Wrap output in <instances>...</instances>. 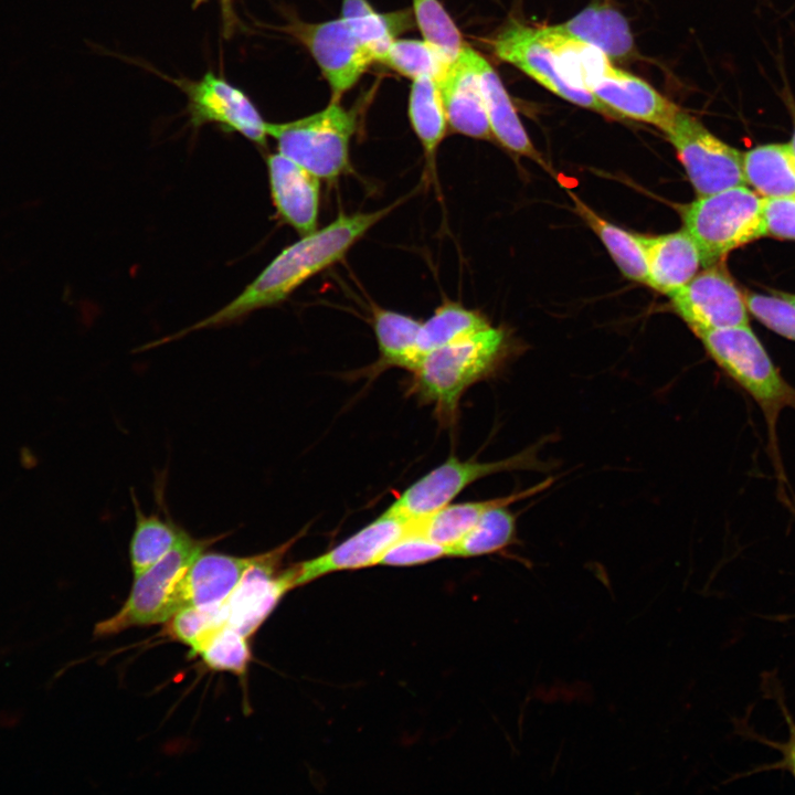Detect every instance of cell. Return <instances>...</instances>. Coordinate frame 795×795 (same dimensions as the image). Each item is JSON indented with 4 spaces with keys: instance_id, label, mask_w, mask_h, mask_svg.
<instances>
[{
    "instance_id": "6da1fadb",
    "label": "cell",
    "mask_w": 795,
    "mask_h": 795,
    "mask_svg": "<svg viewBox=\"0 0 795 795\" xmlns=\"http://www.w3.org/2000/svg\"><path fill=\"white\" fill-rule=\"evenodd\" d=\"M399 202L372 212L340 213L328 225L303 235L285 247L231 303L213 315L180 331L212 328L284 301L306 280L344 257L365 233L385 218Z\"/></svg>"
},
{
    "instance_id": "7a4b0ae2",
    "label": "cell",
    "mask_w": 795,
    "mask_h": 795,
    "mask_svg": "<svg viewBox=\"0 0 795 795\" xmlns=\"http://www.w3.org/2000/svg\"><path fill=\"white\" fill-rule=\"evenodd\" d=\"M509 351L504 328L491 325L423 356L411 372L409 393L433 406L443 425H453L464 393L492 377Z\"/></svg>"
},
{
    "instance_id": "3957f363",
    "label": "cell",
    "mask_w": 795,
    "mask_h": 795,
    "mask_svg": "<svg viewBox=\"0 0 795 795\" xmlns=\"http://www.w3.org/2000/svg\"><path fill=\"white\" fill-rule=\"evenodd\" d=\"M682 220L706 267L720 264L731 251L765 236L763 198L745 186L699 197L683 208Z\"/></svg>"
},
{
    "instance_id": "277c9868",
    "label": "cell",
    "mask_w": 795,
    "mask_h": 795,
    "mask_svg": "<svg viewBox=\"0 0 795 795\" xmlns=\"http://www.w3.org/2000/svg\"><path fill=\"white\" fill-rule=\"evenodd\" d=\"M698 338L718 367L757 403L774 435L781 411L795 409V388L782 377L749 325L711 330Z\"/></svg>"
},
{
    "instance_id": "5b68a950",
    "label": "cell",
    "mask_w": 795,
    "mask_h": 795,
    "mask_svg": "<svg viewBox=\"0 0 795 795\" xmlns=\"http://www.w3.org/2000/svg\"><path fill=\"white\" fill-rule=\"evenodd\" d=\"M358 125L353 109L331 100L324 109L287 123H268L278 151L319 180L335 181L351 171L350 141Z\"/></svg>"
},
{
    "instance_id": "8992f818",
    "label": "cell",
    "mask_w": 795,
    "mask_h": 795,
    "mask_svg": "<svg viewBox=\"0 0 795 795\" xmlns=\"http://www.w3.org/2000/svg\"><path fill=\"white\" fill-rule=\"evenodd\" d=\"M223 536L194 539L188 532L158 562L135 575L124 606L112 617L99 622L96 636H109L129 627L168 622L177 612V589L194 559Z\"/></svg>"
},
{
    "instance_id": "52a82bcc",
    "label": "cell",
    "mask_w": 795,
    "mask_h": 795,
    "mask_svg": "<svg viewBox=\"0 0 795 795\" xmlns=\"http://www.w3.org/2000/svg\"><path fill=\"white\" fill-rule=\"evenodd\" d=\"M537 446L496 462L460 460L449 456L439 466L410 485L386 512L410 521H418L434 513L478 479L501 471L547 467L538 456Z\"/></svg>"
},
{
    "instance_id": "ba28073f",
    "label": "cell",
    "mask_w": 795,
    "mask_h": 795,
    "mask_svg": "<svg viewBox=\"0 0 795 795\" xmlns=\"http://www.w3.org/2000/svg\"><path fill=\"white\" fill-rule=\"evenodd\" d=\"M665 134L699 197L746 186L743 152L719 139L692 115L680 109Z\"/></svg>"
},
{
    "instance_id": "9c48e42d",
    "label": "cell",
    "mask_w": 795,
    "mask_h": 795,
    "mask_svg": "<svg viewBox=\"0 0 795 795\" xmlns=\"http://www.w3.org/2000/svg\"><path fill=\"white\" fill-rule=\"evenodd\" d=\"M283 30L310 53L328 82L331 100H340L375 62L373 52L341 18L318 23L292 19Z\"/></svg>"
},
{
    "instance_id": "30bf717a",
    "label": "cell",
    "mask_w": 795,
    "mask_h": 795,
    "mask_svg": "<svg viewBox=\"0 0 795 795\" xmlns=\"http://www.w3.org/2000/svg\"><path fill=\"white\" fill-rule=\"evenodd\" d=\"M669 296L677 314L697 337L716 329L749 325L744 295L719 264L697 273Z\"/></svg>"
},
{
    "instance_id": "8fae6325",
    "label": "cell",
    "mask_w": 795,
    "mask_h": 795,
    "mask_svg": "<svg viewBox=\"0 0 795 795\" xmlns=\"http://www.w3.org/2000/svg\"><path fill=\"white\" fill-rule=\"evenodd\" d=\"M299 537L301 533L274 550L254 555L253 563L223 602L227 626L250 637L294 589L287 569L280 570L279 565Z\"/></svg>"
},
{
    "instance_id": "7c38bea8",
    "label": "cell",
    "mask_w": 795,
    "mask_h": 795,
    "mask_svg": "<svg viewBox=\"0 0 795 795\" xmlns=\"http://www.w3.org/2000/svg\"><path fill=\"white\" fill-rule=\"evenodd\" d=\"M179 85L188 97L193 126L216 124L259 146L267 144V121L248 96L225 78L208 72L198 81H183Z\"/></svg>"
},
{
    "instance_id": "4fadbf2b",
    "label": "cell",
    "mask_w": 795,
    "mask_h": 795,
    "mask_svg": "<svg viewBox=\"0 0 795 795\" xmlns=\"http://www.w3.org/2000/svg\"><path fill=\"white\" fill-rule=\"evenodd\" d=\"M413 528L414 521L384 511L324 554L287 568L294 589L332 572L377 565L385 551Z\"/></svg>"
},
{
    "instance_id": "5bb4252c",
    "label": "cell",
    "mask_w": 795,
    "mask_h": 795,
    "mask_svg": "<svg viewBox=\"0 0 795 795\" xmlns=\"http://www.w3.org/2000/svg\"><path fill=\"white\" fill-rule=\"evenodd\" d=\"M492 46L500 60L515 65L560 97L608 118H621L593 94L575 87L563 76L552 52L538 38L536 29L512 23L497 34Z\"/></svg>"
},
{
    "instance_id": "9a60e30c",
    "label": "cell",
    "mask_w": 795,
    "mask_h": 795,
    "mask_svg": "<svg viewBox=\"0 0 795 795\" xmlns=\"http://www.w3.org/2000/svg\"><path fill=\"white\" fill-rule=\"evenodd\" d=\"M273 203L280 219L300 236L317 230L319 179L279 151L266 158Z\"/></svg>"
},
{
    "instance_id": "2e32d148",
    "label": "cell",
    "mask_w": 795,
    "mask_h": 795,
    "mask_svg": "<svg viewBox=\"0 0 795 795\" xmlns=\"http://www.w3.org/2000/svg\"><path fill=\"white\" fill-rule=\"evenodd\" d=\"M441 91L448 127L457 134L490 140V129L471 46L464 44L457 59L436 82Z\"/></svg>"
},
{
    "instance_id": "e0dca14e",
    "label": "cell",
    "mask_w": 795,
    "mask_h": 795,
    "mask_svg": "<svg viewBox=\"0 0 795 795\" xmlns=\"http://www.w3.org/2000/svg\"><path fill=\"white\" fill-rule=\"evenodd\" d=\"M589 92L621 118L644 121L664 132L681 109L645 81L614 66L596 80Z\"/></svg>"
},
{
    "instance_id": "ac0fdd59",
    "label": "cell",
    "mask_w": 795,
    "mask_h": 795,
    "mask_svg": "<svg viewBox=\"0 0 795 795\" xmlns=\"http://www.w3.org/2000/svg\"><path fill=\"white\" fill-rule=\"evenodd\" d=\"M253 561L254 556L203 551L189 565L178 585V611L223 603Z\"/></svg>"
},
{
    "instance_id": "d6986e66",
    "label": "cell",
    "mask_w": 795,
    "mask_h": 795,
    "mask_svg": "<svg viewBox=\"0 0 795 795\" xmlns=\"http://www.w3.org/2000/svg\"><path fill=\"white\" fill-rule=\"evenodd\" d=\"M471 60L478 75L494 139L513 153L543 163L496 70L473 47Z\"/></svg>"
},
{
    "instance_id": "ffe728a7",
    "label": "cell",
    "mask_w": 795,
    "mask_h": 795,
    "mask_svg": "<svg viewBox=\"0 0 795 795\" xmlns=\"http://www.w3.org/2000/svg\"><path fill=\"white\" fill-rule=\"evenodd\" d=\"M647 262V285L670 295L699 271L701 256L691 235L683 229L657 236H643Z\"/></svg>"
},
{
    "instance_id": "44dd1931",
    "label": "cell",
    "mask_w": 795,
    "mask_h": 795,
    "mask_svg": "<svg viewBox=\"0 0 795 795\" xmlns=\"http://www.w3.org/2000/svg\"><path fill=\"white\" fill-rule=\"evenodd\" d=\"M553 478H548L524 490L505 497L480 501L448 504L424 519L414 522L413 531L441 543L448 549L457 543L479 520L485 511L501 502L513 504L548 489Z\"/></svg>"
},
{
    "instance_id": "7402d4cb",
    "label": "cell",
    "mask_w": 795,
    "mask_h": 795,
    "mask_svg": "<svg viewBox=\"0 0 795 795\" xmlns=\"http://www.w3.org/2000/svg\"><path fill=\"white\" fill-rule=\"evenodd\" d=\"M371 324L379 348V359L370 372L379 374L393 367L412 372L422 359L417 348L422 321L405 314L372 306Z\"/></svg>"
},
{
    "instance_id": "603a6c76",
    "label": "cell",
    "mask_w": 795,
    "mask_h": 795,
    "mask_svg": "<svg viewBox=\"0 0 795 795\" xmlns=\"http://www.w3.org/2000/svg\"><path fill=\"white\" fill-rule=\"evenodd\" d=\"M553 26L562 33L596 46L610 59H625L634 49L633 35L626 19L607 6H590L569 21Z\"/></svg>"
},
{
    "instance_id": "cb8c5ba5",
    "label": "cell",
    "mask_w": 795,
    "mask_h": 795,
    "mask_svg": "<svg viewBox=\"0 0 795 795\" xmlns=\"http://www.w3.org/2000/svg\"><path fill=\"white\" fill-rule=\"evenodd\" d=\"M538 38L550 49L563 76L575 87L590 91L610 71V57L596 46L558 31L553 25L536 28Z\"/></svg>"
},
{
    "instance_id": "d4e9b609",
    "label": "cell",
    "mask_w": 795,
    "mask_h": 795,
    "mask_svg": "<svg viewBox=\"0 0 795 795\" xmlns=\"http://www.w3.org/2000/svg\"><path fill=\"white\" fill-rule=\"evenodd\" d=\"M745 183L762 198L795 197V159L789 144H766L743 152Z\"/></svg>"
},
{
    "instance_id": "484cf974",
    "label": "cell",
    "mask_w": 795,
    "mask_h": 795,
    "mask_svg": "<svg viewBox=\"0 0 795 795\" xmlns=\"http://www.w3.org/2000/svg\"><path fill=\"white\" fill-rule=\"evenodd\" d=\"M409 118L422 145L426 167L434 174L436 152L448 126L441 91L434 78L424 76L413 80Z\"/></svg>"
},
{
    "instance_id": "4316f807",
    "label": "cell",
    "mask_w": 795,
    "mask_h": 795,
    "mask_svg": "<svg viewBox=\"0 0 795 795\" xmlns=\"http://www.w3.org/2000/svg\"><path fill=\"white\" fill-rule=\"evenodd\" d=\"M571 197L576 212L601 239L624 276L634 282L647 284L646 250L643 236L604 220L572 193Z\"/></svg>"
},
{
    "instance_id": "83f0119b",
    "label": "cell",
    "mask_w": 795,
    "mask_h": 795,
    "mask_svg": "<svg viewBox=\"0 0 795 795\" xmlns=\"http://www.w3.org/2000/svg\"><path fill=\"white\" fill-rule=\"evenodd\" d=\"M131 499L135 508L136 526L130 541V563L134 576L165 556L186 534L172 521L158 515H145L134 492Z\"/></svg>"
},
{
    "instance_id": "f1b7e54d",
    "label": "cell",
    "mask_w": 795,
    "mask_h": 795,
    "mask_svg": "<svg viewBox=\"0 0 795 795\" xmlns=\"http://www.w3.org/2000/svg\"><path fill=\"white\" fill-rule=\"evenodd\" d=\"M490 326L488 319L478 310L468 309L454 301H445L434 314L421 324L417 348L424 354L467 337Z\"/></svg>"
},
{
    "instance_id": "f546056e",
    "label": "cell",
    "mask_w": 795,
    "mask_h": 795,
    "mask_svg": "<svg viewBox=\"0 0 795 795\" xmlns=\"http://www.w3.org/2000/svg\"><path fill=\"white\" fill-rule=\"evenodd\" d=\"M508 502L492 506L476 524L448 549V556H480L504 550L517 539L516 517Z\"/></svg>"
},
{
    "instance_id": "4dcf8cb0",
    "label": "cell",
    "mask_w": 795,
    "mask_h": 795,
    "mask_svg": "<svg viewBox=\"0 0 795 795\" xmlns=\"http://www.w3.org/2000/svg\"><path fill=\"white\" fill-rule=\"evenodd\" d=\"M377 62L411 80L428 76L436 82L452 63L424 39L398 38Z\"/></svg>"
},
{
    "instance_id": "1f68e13d",
    "label": "cell",
    "mask_w": 795,
    "mask_h": 795,
    "mask_svg": "<svg viewBox=\"0 0 795 795\" xmlns=\"http://www.w3.org/2000/svg\"><path fill=\"white\" fill-rule=\"evenodd\" d=\"M416 25L424 40L449 62L457 59L465 42L457 25L439 0H412Z\"/></svg>"
},
{
    "instance_id": "d6a6232c",
    "label": "cell",
    "mask_w": 795,
    "mask_h": 795,
    "mask_svg": "<svg viewBox=\"0 0 795 795\" xmlns=\"http://www.w3.org/2000/svg\"><path fill=\"white\" fill-rule=\"evenodd\" d=\"M226 625L224 604L189 606L178 611L168 625L169 634L197 655L220 628Z\"/></svg>"
},
{
    "instance_id": "836d02e7",
    "label": "cell",
    "mask_w": 795,
    "mask_h": 795,
    "mask_svg": "<svg viewBox=\"0 0 795 795\" xmlns=\"http://www.w3.org/2000/svg\"><path fill=\"white\" fill-rule=\"evenodd\" d=\"M214 670L241 675L251 658L247 637L225 625L206 642L198 654Z\"/></svg>"
},
{
    "instance_id": "e575fe53",
    "label": "cell",
    "mask_w": 795,
    "mask_h": 795,
    "mask_svg": "<svg viewBox=\"0 0 795 795\" xmlns=\"http://www.w3.org/2000/svg\"><path fill=\"white\" fill-rule=\"evenodd\" d=\"M749 312L777 335L795 341V305L773 294V296L746 293L744 295Z\"/></svg>"
},
{
    "instance_id": "d590c367",
    "label": "cell",
    "mask_w": 795,
    "mask_h": 795,
    "mask_svg": "<svg viewBox=\"0 0 795 795\" xmlns=\"http://www.w3.org/2000/svg\"><path fill=\"white\" fill-rule=\"evenodd\" d=\"M448 556V548L411 531L391 545L380 559V565L411 566Z\"/></svg>"
},
{
    "instance_id": "8d00e7d4",
    "label": "cell",
    "mask_w": 795,
    "mask_h": 795,
    "mask_svg": "<svg viewBox=\"0 0 795 795\" xmlns=\"http://www.w3.org/2000/svg\"><path fill=\"white\" fill-rule=\"evenodd\" d=\"M765 236L795 241V197L763 198Z\"/></svg>"
},
{
    "instance_id": "74e56055",
    "label": "cell",
    "mask_w": 795,
    "mask_h": 795,
    "mask_svg": "<svg viewBox=\"0 0 795 795\" xmlns=\"http://www.w3.org/2000/svg\"><path fill=\"white\" fill-rule=\"evenodd\" d=\"M785 718L788 727V736L786 741L775 744L782 754V760L777 766L786 770L795 780V722L786 712Z\"/></svg>"
},
{
    "instance_id": "f35d334b",
    "label": "cell",
    "mask_w": 795,
    "mask_h": 795,
    "mask_svg": "<svg viewBox=\"0 0 795 795\" xmlns=\"http://www.w3.org/2000/svg\"><path fill=\"white\" fill-rule=\"evenodd\" d=\"M374 8L368 0H342L340 18L344 20L361 17Z\"/></svg>"
},
{
    "instance_id": "ab89813d",
    "label": "cell",
    "mask_w": 795,
    "mask_h": 795,
    "mask_svg": "<svg viewBox=\"0 0 795 795\" xmlns=\"http://www.w3.org/2000/svg\"><path fill=\"white\" fill-rule=\"evenodd\" d=\"M205 1L206 0H194V3H195V6H199ZM220 2H221L224 29L227 30V32H231L233 22L235 21L233 7H232V0H220Z\"/></svg>"
},
{
    "instance_id": "60d3db41",
    "label": "cell",
    "mask_w": 795,
    "mask_h": 795,
    "mask_svg": "<svg viewBox=\"0 0 795 795\" xmlns=\"http://www.w3.org/2000/svg\"><path fill=\"white\" fill-rule=\"evenodd\" d=\"M19 462L24 469H33L39 464L38 454L29 446L20 448Z\"/></svg>"
},
{
    "instance_id": "b9f144b4",
    "label": "cell",
    "mask_w": 795,
    "mask_h": 795,
    "mask_svg": "<svg viewBox=\"0 0 795 795\" xmlns=\"http://www.w3.org/2000/svg\"><path fill=\"white\" fill-rule=\"evenodd\" d=\"M783 98L785 99V104L789 109L791 116L793 118V134L788 144L795 159V102L792 94L787 91H784Z\"/></svg>"
},
{
    "instance_id": "7bdbcfd3",
    "label": "cell",
    "mask_w": 795,
    "mask_h": 795,
    "mask_svg": "<svg viewBox=\"0 0 795 795\" xmlns=\"http://www.w3.org/2000/svg\"><path fill=\"white\" fill-rule=\"evenodd\" d=\"M772 293L775 294V295H777V296H781V297H783V298H785V299H787V300H789L791 303H793V304L795 305V295H794V294H788V293L780 292V290H778V292H777V290H773Z\"/></svg>"
}]
</instances>
